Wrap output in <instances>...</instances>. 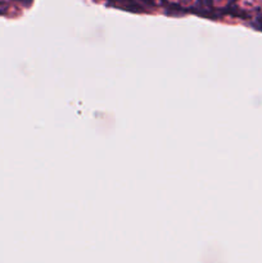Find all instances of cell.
Returning a JSON list of instances; mask_svg holds the SVG:
<instances>
[{
	"instance_id": "cell-1",
	"label": "cell",
	"mask_w": 262,
	"mask_h": 263,
	"mask_svg": "<svg viewBox=\"0 0 262 263\" xmlns=\"http://www.w3.org/2000/svg\"><path fill=\"white\" fill-rule=\"evenodd\" d=\"M8 10V4L4 2H0V14H5Z\"/></svg>"
},
{
	"instance_id": "cell-2",
	"label": "cell",
	"mask_w": 262,
	"mask_h": 263,
	"mask_svg": "<svg viewBox=\"0 0 262 263\" xmlns=\"http://www.w3.org/2000/svg\"><path fill=\"white\" fill-rule=\"evenodd\" d=\"M15 2L22 3L23 5H30V4H31V2H32V0H15Z\"/></svg>"
},
{
	"instance_id": "cell-3",
	"label": "cell",
	"mask_w": 262,
	"mask_h": 263,
	"mask_svg": "<svg viewBox=\"0 0 262 263\" xmlns=\"http://www.w3.org/2000/svg\"><path fill=\"white\" fill-rule=\"evenodd\" d=\"M258 22H259V27H261V30H262V15L258 18Z\"/></svg>"
}]
</instances>
